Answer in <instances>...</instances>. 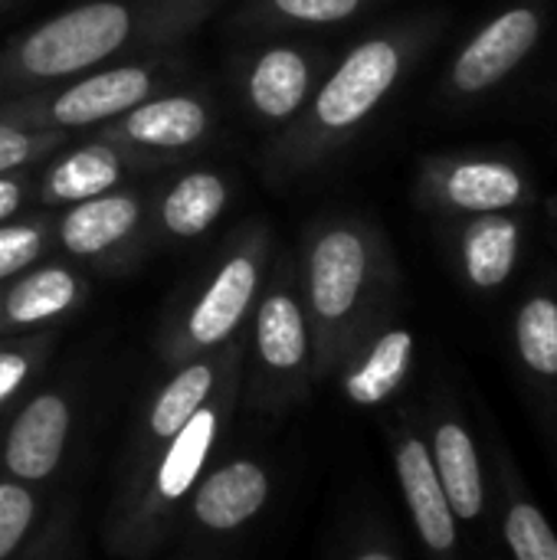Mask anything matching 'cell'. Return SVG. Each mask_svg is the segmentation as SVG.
<instances>
[{"label": "cell", "instance_id": "1", "mask_svg": "<svg viewBox=\"0 0 557 560\" xmlns=\"http://www.w3.org/2000/svg\"><path fill=\"white\" fill-rule=\"evenodd\" d=\"M233 0H82L0 49V102L128 59L161 56Z\"/></svg>", "mask_w": 557, "mask_h": 560}, {"label": "cell", "instance_id": "2", "mask_svg": "<svg viewBox=\"0 0 557 560\" xmlns=\"http://www.w3.org/2000/svg\"><path fill=\"white\" fill-rule=\"evenodd\" d=\"M437 33L440 26L433 16H407L361 36L332 62L305 112L292 125L272 131L263 148V171L269 180L286 184L305 177L345 151L397 92Z\"/></svg>", "mask_w": 557, "mask_h": 560}, {"label": "cell", "instance_id": "3", "mask_svg": "<svg viewBox=\"0 0 557 560\" xmlns=\"http://www.w3.org/2000/svg\"><path fill=\"white\" fill-rule=\"evenodd\" d=\"M391 272L384 233L358 213L312 220L302 246V289L318 331H345Z\"/></svg>", "mask_w": 557, "mask_h": 560}, {"label": "cell", "instance_id": "4", "mask_svg": "<svg viewBox=\"0 0 557 560\" xmlns=\"http://www.w3.org/2000/svg\"><path fill=\"white\" fill-rule=\"evenodd\" d=\"M177 66L151 56L89 69L82 75L0 102V121L26 131H95L144 98L177 85Z\"/></svg>", "mask_w": 557, "mask_h": 560}, {"label": "cell", "instance_id": "5", "mask_svg": "<svg viewBox=\"0 0 557 560\" xmlns=\"http://www.w3.org/2000/svg\"><path fill=\"white\" fill-rule=\"evenodd\" d=\"M417 200L446 220L522 210L532 200V177L522 161L496 151H443L423 158Z\"/></svg>", "mask_w": 557, "mask_h": 560}, {"label": "cell", "instance_id": "6", "mask_svg": "<svg viewBox=\"0 0 557 560\" xmlns=\"http://www.w3.org/2000/svg\"><path fill=\"white\" fill-rule=\"evenodd\" d=\"M213 128L217 108L204 92L167 89L105 121L92 135L121 148L135 167H154L197 151L204 141H210Z\"/></svg>", "mask_w": 557, "mask_h": 560}, {"label": "cell", "instance_id": "7", "mask_svg": "<svg viewBox=\"0 0 557 560\" xmlns=\"http://www.w3.org/2000/svg\"><path fill=\"white\" fill-rule=\"evenodd\" d=\"M545 30H548V13L542 3L522 0L502 7L450 59L443 79L446 95L456 102H469L499 89L538 49Z\"/></svg>", "mask_w": 557, "mask_h": 560}, {"label": "cell", "instance_id": "8", "mask_svg": "<svg viewBox=\"0 0 557 560\" xmlns=\"http://www.w3.org/2000/svg\"><path fill=\"white\" fill-rule=\"evenodd\" d=\"M332 56L312 43H263L240 59L236 85L246 112L266 131L292 125L312 102Z\"/></svg>", "mask_w": 557, "mask_h": 560}, {"label": "cell", "instance_id": "9", "mask_svg": "<svg viewBox=\"0 0 557 560\" xmlns=\"http://www.w3.org/2000/svg\"><path fill=\"white\" fill-rule=\"evenodd\" d=\"M269 256V226L263 220H246L243 230L230 240L220 266L194 299L184 318V338L190 348L207 351L223 345L240 322L246 318L250 305L256 302L263 272Z\"/></svg>", "mask_w": 557, "mask_h": 560}, {"label": "cell", "instance_id": "10", "mask_svg": "<svg viewBox=\"0 0 557 560\" xmlns=\"http://www.w3.org/2000/svg\"><path fill=\"white\" fill-rule=\"evenodd\" d=\"M148 233V197L115 187L92 200L72 203L56 217L59 246L76 259H115Z\"/></svg>", "mask_w": 557, "mask_h": 560}, {"label": "cell", "instance_id": "11", "mask_svg": "<svg viewBox=\"0 0 557 560\" xmlns=\"http://www.w3.org/2000/svg\"><path fill=\"white\" fill-rule=\"evenodd\" d=\"M230 207V180L217 167H190L177 174L151 203L148 230L167 243L204 236Z\"/></svg>", "mask_w": 557, "mask_h": 560}, {"label": "cell", "instance_id": "12", "mask_svg": "<svg viewBox=\"0 0 557 560\" xmlns=\"http://www.w3.org/2000/svg\"><path fill=\"white\" fill-rule=\"evenodd\" d=\"M138 171L131 158L105 138H89L85 144L53 158L36 184V200L53 210H66L72 203L92 200L121 187V180Z\"/></svg>", "mask_w": 557, "mask_h": 560}, {"label": "cell", "instance_id": "13", "mask_svg": "<svg viewBox=\"0 0 557 560\" xmlns=\"http://www.w3.org/2000/svg\"><path fill=\"white\" fill-rule=\"evenodd\" d=\"M456 256L466 282L473 289L492 292L506 285L519 266L525 223L515 210L502 213H479L456 220Z\"/></svg>", "mask_w": 557, "mask_h": 560}, {"label": "cell", "instance_id": "14", "mask_svg": "<svg viewBox=\"0 0 557 560\" xmlns=\"http://www.w3.org/2000/svg\"><path fill=\"white\" fill-rule=\"evenodd\" d=\"M378 3L381 0H233L227 26L253 36L325 30L351 23Z\"/></svg>", "mask_w": 557, "mask_h": 560}, {"label": "cell", "instance_id": "15", "mask_svg": "<svg viewBox=\"0 0 557 560\" xmlns=\"http://www.w3.org/2000/svg\"><path fill=\"white\" fill-rule=\"evenodd\" d=\"M66 430H69V407L62 397L56 394H43L36 397L13 423L3 459L7 469L16 479H46L59 456H62V443H66Z\"/></svg>", "mask_w": 557, "mask_h": 560}, {"label": "cell", "instance_id": "16", "mask_svg": "<svg viewBox=\"0 0 557 560\" xmlns=\"http://www.w3.org/2000/svg\"><path fill=\"white\" fill-rule=\"evenodd\" d=\"M256 351L272 371H299L309 358V322L295 295V272L282 269L279 285H272L256 312Z\"/></svg>", "mask_w": 557, "mask_h": 560}, {"label": "cell", "instance_id": "17", "mask_svg": "<svg viewBox=\"0 0 557 560\" xmlns=\"http://www.w3.org/2000/svg\"><path fill=\"white\" fill-rule=\"evenodd\" d=\"M397 476L404 486V499L410 505L414 525L427 548L450 551L456 545V515L446 502V492L437 479V466L430 450L420 440H407L397 453Z\"/></svg>", "mask_w": 557, "mask_h": 560}, {"label": "cell", "instance_id": "18", "mask_svg": "<svg viewBox=\"0 0 557 560\" xmlns=\"http://www.w3.org/2000/svg\"><path fill=\"white\" fill-rule=\"evenodd\" d=\"M266 495H269L266 472L253 463H233V466L213 472L200 486L194 512L207 528L230 532V528H240L243 522H250L263 509Z\"/></svg>", "mask_w": 557, "mask_h": 560}, {"label": "cell", "instance_id": "19", "mask_svg": "<svg viewBox=\"0 0 557 560\" xmlns=\"http://www.w3.org/2000/svg\"><path fill=\"white\" fill-rule=\"evenodd\" d=\"M433 466L437 479L446 492V502L456 518L473 522L479 518L486 505V489H483V469L476 446L469 433L460 423H443L433 440Z\"/></svg>", "mask_w": 557, "mask_h": 560}, {"label": "cell", "instance_id": "20", "mask_svg": "<svg viewBox=\"0 0 557 560\" xmlns=\"http://www.w3.org/2000/svg\"><path fill=\"white\" fill-rule=\"evenodd\" d=\"M82 295V279L66 266H39L26 269L10 292L0 299L3 318L10 325H39L62 312H69Z\"/></svg>", "mask_w": 557, "mask_h": 560}, {"label": "cell", "instance_id": "21", "mask_svg": "<svg viewBox=\"0 0 557 560\" xmlns=\"http://www.w3.org/2000/svg\"><path fill=\"white\" fill-rule=\"evenodd\" d=\"M414 358V335L404 328H394L387 335L378 338V345L371 348V354L361 361V368H355L345 381V390L355 404L361 407H374L381 400H387L407 377Z\"/></svg>", "mask_w": 557, "mask_h": 560}, {"label": "cell", "instance_id": "22", "mask_svg": "<svg viewBox=\"0 0 557 560\" xmlns=\"http://www.w3.org/2000/svg\"><path fill=\"white\" fill-rule=\"evenodd\" d=\"M213 433H217V413L207 407H200L174 433V443H171V450L161 463V472H158V489L164 499H181L194 486V479L207 459V450L213 443Z\"/></svg>", "mask_w": 557, "mask_h": 560}, {"label": "cell", "instance_id": "23", "mask_svg": "<svg viewBox=\"0 0 557 560\" xmlns=\"http://www.w3.org/2000/svg\"><path fill=\"white\" fill-rule=\"evenodd\" d=\"M515 348L535 377H557V299L532 292L515 315Z\"/></svg>", "mask_w": 557, "mask_h": 560}, {"label": "cell", "instance_id": "24", "mask_svg": "<svg viewBox=\"0 0 557 560\" xmlns=\"http://www.w3.org/2000/svg\"><path fill=\"white\" fill-rule=\"evenodd\" d=\"M213 387V368L207 361L187 364L158 397L154 410H151V430L158 436H174L207 400Z\"/></svg>", "mask_w": 557, "mask_h": 560}, {"label": "cell", "instance_id": "25", "mask_svg": "<svg viewBox=\"0 0 557 560\" xmlns=\"http://www.w3.org/2000/svg\"><path fill=\"white\" fill-rule=\"evenodd\" d=\"M53 233L56 220L46 213L0 223V282L33 269V262L46 253Z\"/></svg>", "mask_w": 557, "mask_h": 560}, {"label": "cell", "instance_id": "26", "mask_svg": "<svg viewBox=\"0 0 557 560\" xmlns=\"http://www.w3.org/2000/svg\"><path fill=\"white\" fill-rule=\"evenodd\" d=\"M506 545L515 560H557V535L548 518L525 499H512L506 512Z\"/></svg>", "mask_w": 557, "mask_h": 560}, {"label": "cell", "instance_id": "27", "mask_svg": "<svg viewBox=\"0 0 557 560\" xmlns=\"http://www.w3.org/2000/svg\"><path fill=\"white\" fill-rule=\"evenodd\" d=\"M69 135L62 131H26L10 121H0V174L33 167L43 158H53Z\"/></svg>", "mask_w": 557, "mask_h": 560}, {"label": "cell", "instance_id": "28", "mask_svg": "<svg viewBox=\"0 0 557 560\" xmlns=\"http://www.w3.org/2000/svg\"><path fill=\"white\" fill-rule=\"evenodd\" d=\"M33 499L20 486H0V560L7 558L30 528Z\"/></svg>", "mask_w": 557, "mask_h": 560}, {"label": "cell", "instance_id": "29", "mask_svg": "<svg viewBox=\"0 0 557 560\" xmlns=\"http://www.w3.org/2000/svg\"><path fill=\"white\" fill-rule=\"evenodd\" d=\"M30 190H33L30 167L0 174V223L13 220V217L23 210V203L30 200Z\"/></svg>", "mask_w": 557, "mask_h": 560}, {"label": "cell", "instance_id": "30", "mask_svg": "<svg viewBox=\"0 0 557 560\" xmlns=\"http://www.w3.org/2000/svg\"><path fill=\"white\" fill-rule=\"evenodd\" d=\"M26 358H20V354H0V400H7L16 387H20V381L26 377Z\"/></svg>", "mask_w": 557, "mask_h": 560}, {"label": "cell", "instance_id": "31", "mask_svg": "<svg viewBox=\"0 0 557 560\" xmlns=\"http://www.w3.org/2000/svg\"><path fill=\"white\" fill-rule=\"evenodd\" d=\"M358 560H394L391 555H381V551H371V555H361Z\"/></svg>", "mask_w": 557, "mask_h": 560}, {"label": "cell", "instance_id": "32", "mask_svg": "<svg viewBox=\"0 0 557 560\" xmlns=\"http://www.w3.org/2000/svg\"><path fill=\"white\" fill-rule=\"evenodd\" d=\"M0 318H3V308H0Z\"/></svg>", "mask_w": 557, "mask_h": 560}, {"label": "cell", "instance_id": "33", "mask_svg": "<svg viewBox=\"0 0 557 560\" xmlns=\"http://www.w3.org/2000/svg\"><path fill=\"white\" fill-rule=\"evenodd\" d=\"M3 3H7V0H0V7H3Z\"/></svg>", "mask_w": 557, "mask_h": 560}]
</instances>
